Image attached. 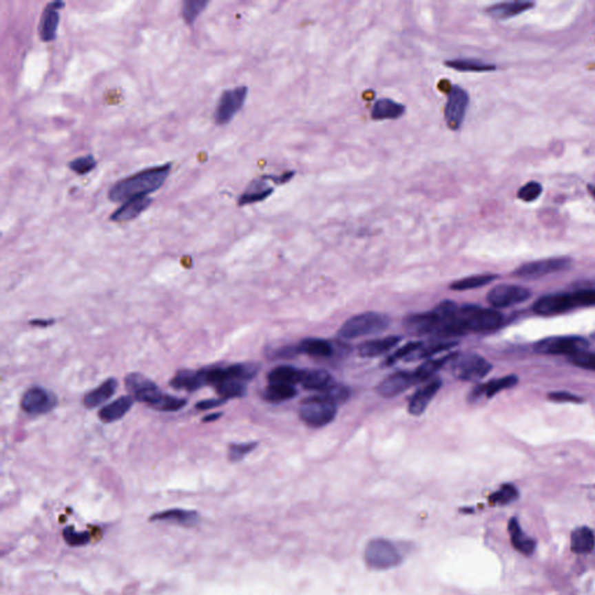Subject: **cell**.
Returning <instances> with one entry per match:
<instances>
[{
  "label": "cell",
  "mask_w": 595,
  "mask_h": 595,
  "mask_svg": "<svg viewBox=\"0 0 595 595\" xmlns=\"http://www.w3.org/2000/svg\"><path fill=\"white\" fill-rule=\"evenodd\" d=\"M172 163L145 167L134 175L120 179L108 191V199L113 202H126L133 198L149 197L167 182L171 172Z\"/></svg>",
  "instance_id": "6da1fadb"
},
{
  "label": "cell",
  "mask_w": 595,
  "mask_h": 595,
  "mask_svg": "<svg viewBox=\"0 0 595 595\" xmlns=\"http://www.w3.org/2000/svg\"><path fill=\"white\" fill-rule=\"evenodd\" d=\"M125 385L132 398L147 404L149 407L158 412H178L187 404L185 399L165 395L153 380L138 372H132L127 375Z\"/></svg>",
  "instance_id": "7a4b0ae2"
},
{
  "label": "cell",
  "mask_w": 595,
  "mask_h": 595,
  "mask_svg": "<svg viewBox=\"0 0 595 595\" xmlns=\"http://www.w3.org/2000/svg\"><path fill=\"white\" fill-rule=\"evenodd\" d=\"M390 319L382 313L365 312L353 316L339 329L340 339L355 340L378 334L388 328Z\"/></svg>",
  "instance_id": "3957f363"
},
{
  "label": "cell",
  "mask_w": 595,
  "mask_h": 595,
  "mask_svg": "<svg viewBox=\"0 0 595 595\" xmlns=\"http://www.w3.org/2000/svg\"><path fill=\"white\" fill-rule=\"evenodd\" d=\"M458 322L466 333H488L501 327V314L495 309H483L476 305L459 306L457 311Z\"/></svg>",
  "instance_id": "277c9868"
},
{
  "label": "cell",
  "mask_w": 595,
  "mask_h": 595,
  "mask_svg": "<svg viewBox=\"0 0 595 595\" xmlns=\"http://www.w3.org/2000/svg\"><path fill=\"white\" fill-rule=\"evenodd\" d=\"M364 559L370 569L388 570L402 562V554L393 542L388 539H375L365 547Z\"/></svg>",
  "instance_id": "5b68a950"
},
{
  "label": "cell",
  "mask_w": 595,
  "mask_h": 595,
  "mask_svg": "<svg viewBox=\"0 0 595 595\" xmlns=\"http://www.w3.org/2000/svg\"><path fill=\"white\" fill-rule=\"evenodd\" d=\"M337 406L321 395H314L302 401L299 417L311 428H322L335 420Z\"/></svg>",
  "instance_id": "8992f818"
},
{
  "label": "cell",
  "mask_w": 595,
  "mask_h": 595,
  "mask_svg": "<svg viewBox=\"0 0 595 595\" xmlns=\"http://www.w3.org/2000/svg\"><path fill=\"white\" fill-rule=\"evenodd\" d=\"M450 364L451 373L463 382H479L491 372L492 364L477 353H456Z\"/></svg>",
  "instance_id": "52a82bcc"
},
{
  "label": "cell",
  "mask_w": 595,
  "mask_h": 595,
  "mask_svg": "<svg viewBox=\"0 0 595 595\" xmlns=\"http://www.w3.org/2000/svg\"><path fill=\"white\" fill-rule=\"evenodd\" d=\"M247 98L248 86L240 85L233 89L225 90L220 96L214 112V121L216 125L225 126L231 123L246 104Z\"/></svg>",
  "instance_id": "ba28073f"
},
{
  "label": "cell",
  "mask_w": 595,
  "mask_h": 595,
  "mask_svg": "<svg viewBox=\"0 0 595 595\" xmlns=\"http://www.w3.org/2000/svg\"><path fill=\"white\" fill-rule=\"evenodd\" d=\"M469 104V93L461 86L451 85L446 94V104L444 106V120L449 129L452 132L461 129Z\"/></svg>",
  "instance_id": "9c48e42d"
},
{
  "label": "cell",
  "mask_w": 595,
  "mask_h": 595,
  "mask_svg": "<svg viewBox=\"0 0 595 595\" xmlns=\"http://www.w3.org/2000/svg\"><path fill=\"white\" fill-rule=\"evenodd\" d=\"M587 340L581 336H552L536 343L534 350L541 355H567L569 357L586 351Z\"/></svg>",
  "instance_id": "30bf717a"
},
{
  "label": "cell",
  "mask_w": 595,
  "mask_h": 595,
  "mask_svg": "<svg viewBox=\"0 0 595 595\" xmlns=\"http://www.w3.org/2000/svg\"><path fill=\"white\" fill-rule=\"evenodd\" d=\"M571 263L572 260L569 257H552L545 260H534L519 267L514 271V275L525 279L541 278L554 272L566 270L571 267Z\"/></svg>",
  "instance_id": "8fae6325"
},
{
  "label": "cell",
  "mask_w": 595,
  "mask_h": 595,
  "mask_svg": "<svg viewBox=\"0 0 595 595\" xmlns=\"http://www.w3.org/2000/svg\"><path fill=\"white\" fill-rule=\"evenodd\" d=\"M530 295L532 292L525 287L512 285V284H502L493 287L488 292V302L494 309H506L528 300Z\"/></svg>",
  "instance_id": "7c38bea8"
},
{
  "label": "cell",
  "mask_w": 595,
  "mask_h": 595,
  "mask_svg": "<svg viewBox=\"0 0 595 595\" xmlns=\"http://www.w3.org/2000/svg\"><path fill=\"white\" fill-rule=\"evenodd\" d=\"M576 292L573 293L547 294L536 300L532 309L539 315H557L578 309Z\"/></svg>",
  "instance_id": "4fadbf2b"
},
{
  "label": "cell",
  "mask_w": 595,
  "mask_h": 595,
  "mask_svg": "<svg viewBox=\"0 0 595 595\" xmlns=\"http://www.w3.org/2000/svg\"><path fill=\"white\" fill-rule=\"evenodd\" d=\"M21 408L23 412L32 415L47 414L57 405L56 395L40 386L32 387L27 390L21 399Z\"/></svg>",
  "instance_id": "5bb4252c"
},
{
  "label": "cell",
  "mask_w": 595,
  "mask_h": 595,
  "mask_svg": "<svg viewBox=\"0 0 595 595\" xmlns=\"http://www.w3.org/2000/svg\"><path fill=\"white\" fill-rule=\"evenodd\" d=\"M65 6V3L56 0L45 6L42 12L39 23V36L43 42L55 41L57 30L60 26V10Z\"/></svg>",
  "instance_id": "9a60e30c"
},
{
  "label": "cell",
  "mask_w": 595,
  "mask_h": 595,
  "mask_svg": "<svg viewBox=\"0 0 595 595\" xmlns=\"http://www.w3.org/2000/svg\"><path fill=\"white\" fill-rule=\"evenodd\" d=\"M413 385H417L413 372L398 371L382 380L377 386V392L384 398H395Z\"/></svg>",
  "instance_id": "2e32d148"
},
{
  "label": "cell",
  "mask_w": 595,
  "mask_h": 595,
  "mask_svg": "<svg viewBox=\"0 0 595 595\" xmlns=\"http://www.w3.org/2000/svg\"><path fill=\"white\" fill-rule=\"evenodd\" d=\"M441 387H442V380L439 379V378H432V379L426 382L424 386H421L414 393L413 397L409 399V414L414 415V417H420V415H422L426 412L428 405L430 404L434 397L439 393Z\"/></svg>",
  "instance_id": "e0dca14e"
},
{
  "label": "cell",
  "mask_w": 595,
  "mask_h": 595,
  "mask_svg": "<svg viewBox=\"0 0 595 595\" xmlns=\"http://www.w3.org/2000/svg\"><path fill=\"white\" fill-rule=\"evenodd\" d=\"M152 204H153V199L150 197L133 198L123 202L119 209H116L112 213L109 220L116 223L129 222L141 216Z\"/></svg>",
  "instance_id": "ac0fdd59"
},
{
  "label": "cell",
  "mask_w": 595,
  "mask_h": 595,
  "mask_svg": "<svg viewBox=\"0 0 595 595\" xmlns=\"http://www.w3.org/2000/svg\"><path fill=\"white\" fill-rule=\"evenodd\" d=\"M517 382H519V379H517L516 376L510 375V376L502 377V378H498V379L490 380L488 383L478 385V386L474 387L472 392L470 393V401H477V400H479L481 397L492 398V397H494V395H497V393H499V392L515 386Z\"/></svg>",
  "instance_id": "d6986e66"
},
{
  "label": "cell",
  "mask_w": 595,
  "mask_h": 595,
  "mask_svg": "<svg viewBox=\"0 0 595 595\" xmlns=\"http://www.w3.org/2000/svg\"><path fill=\"white\" fill-rule=\"evenodd\" d=\"M508 532L510 536V543L515 550L525 557L532 556L535 552L537 542L532 537H529L521 528L516 517H512L508 522Z\"/></svg>",
  "instance_id": "ffe728a7"
},
{
  "label": "cell",
  "mask_w": 595,
  "mask_h": 595,
  "mask_svg": "<svg viewBox=\"0 0 595 595\" xmlns=\"http://www.w3.org/2000/svg\"><path fill=\"white\" fill-rule=\"evenodd\" d=\"M268 179L265 176L260 178L253 179L250 182L244 192L238 197V206H247V205L255 204L265 200L273 194V187L268 185Z\"/></svg>",
  "instance_id": "44dd1931"
},
{
  "label": "cell",
  "mask_w": 595,
  "mask_h": 595,
  "mask_svg": "<svg viewBox=\"0 0 595 595\" xmlns=\"http://www.w3.org/2000/svg\"><path fill=\"white\" fill-rule=\"evenodd\" d=\"M401 341L400 336H386L382 339L370 340L362 343L358 346V353L361 357L372 358L378 357L382 355L388 353L395 346H398Z\"/></svg>",
  "instance_id": "7402d4cb"
},
{
  "label": "cell",
  "mask_w": 595,
  "mask_h": 595,
  "mask_svg": "<svg viewBox=\"0 0 595 595\" xmlns=\"http://www.w3.org/2000/svg\"><path fill=\"white\" fill-rule=\"evenodd\" d=\"M149 520L150 522H167V523H174V525L191 527V525H197L199 522V515L194 510L176 508V510H163L160 513L154 514Z\"/></svg>",
  "instance_id": "603a6c76"
},
{
  "label": "cell",
  "mask_w": 595,
  "mask_h": 595,
  "mask_svg": "<svg viewBox=\"0 0 595 595\" xmlns=\"http://www.w3.org/2000/svg\"><path fill=\"white\" fill-rule=\"evenodd\" d=\"M406 113L405 105L390 98H382L373 104L371 109V119L375 121L382 120H397Z\"/></svg>",
  "instance_id": "cb8c5ba5"
},
{
  "label": "cell",
  "mask_w": 595,
  "mask_h": 595,
  "mask_svg": "<svg viewBox=\"0 0 595 595\" xmlns=\"http://www.w3.org/2000/svg\"><path fill=\"white\" fill-rule=\"evenodd\" d=\"M405 324L407 329L415 335L435 334L439 328V321L432 311L408 316Z\"/></svg>",
  "instance_id": "d4e9b609"
},
{
  "label": "cell",
  "mask_w": 595,
  "mask_h": 595,
  "mask_svg": "<svg viewBox=\"0 0 595 595\" xmlns=\"http://www.w3.org/2000/svg\"><path fill=\"white\" fill-rule=\"evenodd\" d=\"M118 385L119 384L116 378L105 380L104 383L84 397L83 404L89 409L97 408L99 406L104 405L105 402L112 398V395H114L118 390Z\"/></svg>",
  "instance_id": "484cf974"
},
{
  "label": "cell",
  "mask_w": 595,
  "mask_h": 595,
  "mask_svg": "<svg viewBox=\"0 0 595 595\" xmlns=\"http://www.w3.org/2000/svg\"><path fill=\"white\" fill-rule=\"evenodd\" d=\"M534 3L530 1H508V3H499V4L492 5L490 8H486L488 13L492 18L497 20H507V19L513 18L516 15L528 11L530 8H534Z\"/></svg>",
  "instance_id": "4316f807"
},
{
  "label": "cell",
  "mask_w": 595,
  "mask_h": 595,
  "mask_svg": "<svg viewBox=\"0 0 595 595\" xmlns=\"http://www.w3.org/2000/svg\"><path fill=\"white\" fill-rule=\"evenodd\" d=\"M300 384L306 390L324 393L334 385L335 380L331 373L324 370H304Z\"/></svg>",
  "instance_id": "83f0119b"
},
{
  "label": "cell",
  "mask_w": 595,
  "mask_h": 595,
  "mask_svg": "<svg viewBox=\"0 0 595 595\" xmlns=\"http://www.w3.org/2000/svg\"><path fill=\"white\" fill-rule=\"evenodd\" d=\"M133 404H134V399L132 398L130 395L116 399V401L105 406L99 410V413H98L99 420L103 421L104 424L116 422V421L123 419L128 413V410L132 408Z\"/></svg>",
  "instance_id": "f1b7e54d"
},
{
  "label": "cell",
  "mask_w": 595,
  "mask_h": 595,
  "mask_svg": "<svg viewBox=\"0 0 595 595\" xmlns=\"http://www.w3.org/2000/svg\"><path fill=\"white\" fill-rule=\"evenodd\" d=\"M456 353L446 355L444 357L439 358H429L427 361L424 362L419 368L413 372L414 378L417 384L426 383L428 380L432 379V377L435 376L436 373L446 365L449 364L452 358L456 356Z\"/></svg>",
  "instance_id": "f546056e"
},
{
  "label": "cell",
  "mask_w": 595,
  "mask_h": 595,
  "mask_svg": "<svg viewBox=\"0 0 595 595\" xmlns=\"http://www.w3.org/2000/svg\"><path fill=\"white\" fill-rule=\"evenodd\" d=\"M595 547V535L586 525L579 527L571 534V550L576 554H591Z\"/></svg>",
  "instance_id": "4dcf8cb0"
},
{
  "label": "cell",
  "mask_w": 595,
  "mask_h": 595,
  "mask_svg": "<svg viewBox=\"0 0 595 595\" xmlns=\"http://www.w3.org/2000/svg\"><path fill=\"white\" fill-rule=\"evenodd\" d=\"M174 388L177 390H185L189 392L199 390L205 386L204 377L201 370L192 371V370H182L176 373L175 377L170 382Z\"/></svg>",
  "instance_id": "1f68e13d"
},
{
  "label": "cell",
  "mask_w": 595,
  "mask_h": 595,
  "mask_svg": "<svg viewBox=\"0 0 595 595\" xmlns=\"http://www.w3.org/2000/svg\"><path fill=\"white\" fill-rule=\"evenodd\" d=\"M297 346L299 353H304V355H307L311 357H331L334 353L331 343L324 339L309 337V339L302 340V342L299 343Z\"/></svg>",
  "instance_id": "d6a6232c"
},
{
  "label": "cell",
  "mask_w": 595,
  "mask_h": 595,
  "mask_svg": "<svg viewBox=\"0 0 595 595\" xmlns=\"http://www.w3.org/2000/svg\"><path fill=\"white\" fill-rule=\"evenodd\" d=\"M304 370L291 366V365H280L277 368H272L269 372V384H283V385H291L294 386L295 384H300Z\"/></svg>",
  "instance_id": "836d02e7"
},
{
  "label": "cell",
  "mask_w": 595,
  "mask_h": 595,
  "mask_svg": "<svg viewBox=\"0 0 595 595\" xmlns=\"http://www.w3.org/2000/svg\"><path fill=\"white\" fill-rule=\"evenodd\" d=\"M446 67L461 72H488L497 69L495 64L488 63L478 59H456L446 61Z\"/></svg>",
  "instance_id": "e575fe53"
},
{
  "label": "cell",
  "mask_w": 595,
  "mask_h": 595,
  "mask_svg": "<svg viewBox=\"0 0 595 595\" xmlns=\"http://www.w3.org/2000/svg\"><path fill=\"white\" fill-rule=\"evenodd\" d=\"M295 395H297V390L294 386L283 385V384H269L263 395L267 401L278 404L294 398Z\"/></svg>",
  "instance_id": "d590c367"
},
{
  "label": "cell",
  "mask_w": 595,
  "mask_h": 595,
  "mask_svg": "<svg viewBox=\"0 0 595 595\" xmlns=\"http://www.w3.org/2000/svg\"><path fill=\"white\" fill-rule=\"evenodd\" d=\"M497 278H498V275H492V273L470 275V277H465V278L459 279V280L451 283L450 289L454 291L473 290V289L485 286Z\"/></svg>",
  "instance_id": "8d00e7d4"
},
{
  "label": "cell",
  "mask_w": 595,
  "mask_h": 595,
  "mask_svg": "<svg viewBox=\"0 0 595 595\" xmlns=\"http://www.w3.org/2000/svg\"><path fill=\"white\" fill-rule=\"evenodd\" d=\"M520 498V492L513 483H503L498 491L492 493L488 501L493 506H506Z\"/></svg>",
  "instance_id": "74e56055"
},
{
  "label": "cell",
  "mask_w": 595,
  "mask_h": 595,
  "mask_svg": "<svg viewBox=\"0 0 595 595\" xmlns=\"http://www.w3.org/2000/svg\"><path fill=\"white\" fill-rule=\"evenodd\" d=\"M209 4L207 0H184L182 3V17L185 23L192 26Z\"/></svg>",
  "instance_id": "f35d334b"
},
{
  "label": "cell",
  "mask_w": 595,
  "mask_h": 595,
  "mask_svg": "<svg viewBox=\"0 0 595 595\" xmlns=\"http://www.w3.org/2000/svg\"><path fill=\"white\" fill-rule=\"evenodd\" d=\"M216 393L220 395V398L229 400V399L241 398L246 395L247 386L246 384L241 383V382L228 380V382L220 384L219 386H216Z\"/></svg>",
  "instance_id": "ab89813d"
},
{
  "label": "cell",
  "mask_w": 595,
  "mask_h": 595,
  "mask_svg": "<svg viewBox=\"0 0 595 595\" xmlns=\"http://www.w3.org/2000/svg\"><path fill=\"white\" fill-rule=\"evenodd\" d=\"M67 167L76 175L85 176L96 169L97 160L93 155H85L71 160L70 163L67 164Z\"/></svg>",
  "instance_id": "60d3db41"
},
{
  "label": "cell",
  "mask_w": 595,
  "mask_h": 595,
  "mask_svg": "<svg viewBox=\"0 0 595 595\" xmlns=\"http://www.w3.org/2000/svg\"><path fill=\"white\" fill-rule=\"evenodd\" d=\"M336 406L342 405L350 398V390L344 385L335 383L324 393H319Z\"/></svg>",
  "instance_id": "b9f144b4"
},
{
  "label": "cell",
  "mask_w": 595,
  "mask_h": 595,
  "mask_svg": "<svg viewBox=\"0 0 595 595\" xmlns=\"http://www.w3.org/2000/svg\"><path fill=\"white\" fill-rule=\"evenodd\" d=\"M456 346H457V342H452V341H442V342L432 343L430 346H422L419 351H417V359H422V358H428L429 359V358L435 356L437 353L452 349Z\"/></svg>",
  "instance_id": "7bdbcfd3"
},
{
  "label": "cell",
  "mask_w": 595,
  "mask_h": 595,
  "mask_svg": "<svg viewBox=\"0 0 595 595\" xmlns=\"http://www.w3.org/2000/svg\"><path fill=\"white\" fill-rule=\"evenodd\" d=\"M424 346V343L422 342H409L405 346H402L401 348H399L397 351L390 355L388 357L386 358V362H385V364L386 365H393L397 363V362L401 361L404 358L408 357V356H412L414 353H417L419 350L421 349Z\"/></svg>",
  "instance_id": "ee69618b"
},
{
  "label": "cell",
  "mask_w": 595,
  "mask_h": 595,
  "mask_svg": "<svg viewBox=\"0 0 595 595\" xmlns=\"http://www.w3.org/2000/svg\"><path fill=\"white\" fill-rule=\"evenodd\" d=\"M64 541L70 547H83L90 543L91 537L89 532H79L74 530V527H67L63 529Z\"/></svg>",
  "instance_id": "f6af8a7d"
},
{
  "label": "cell",
  "mask_w": 595,
  "mask_h": 595,
  "mask_svg": "<svg viewBox=\"0 0 595 595\" xmlns=\"http://www.w3.org/2000/svg\"><path fill=\"white\" fill-rule=\"evenodd\" d=\"M543 187L537 182H527L525 186H522L519 192L517 197L520 198L521 200L525 202H532L535 201L537 198L542 194Z\"/></svg>",
  "instance_id": "bcb514c9"
},
{
  "label": "cell",
  "mask_w": 595,
  "mask_h": 595,
  "mask_svg": "<svg viewBox=\"0 0 595 595\" xmlns=\"http://www.w3.org/2000/svg\"><path fill=\"white\" fill-rule=\"evenodd\" d=\"M256 446V442L231 444L229 446V451H228V457H229L231 461H241V459L246 457L247 455L250 454Z\"/></svg>",
  "instance_id": "7dc6e473"
},
{
  "label": "cell",
  "mask_w": 595,
  "mask_h": 595,
  "mask_svg": "<svg viewBox=\"0 0 595 595\" xmlns=\"http://www.w3.org/2000/svg\"><path fill=\"white\" fill-rule=\"evenodd\" d=\"M569 359L573 365H576L578 368L595 371V353H589L586 350L583 353L573 355Z\"/></svg>",
  "instance_id": "c3c4849f"
},
{
  "label": "cell",
  "mask_w": 595,
  "mask_h": 595,
  "mask_svg": "<svg viewBox=\"0 0 595 595\" xmlns=\"http://www.w3.org/2000/svg\"><path fill=\"white\" fill-rule=\"evenodd\" d=\"M549 399L552 401L557 402H581L583 399L579 398L578 395H572L570 392H551L549 393Z\"/></svg>",
  "instance_id": "681fc988"
},
{
  "label": "cell",
  "mask_w": 595,
  "mask_h": 595,
  "mask_svg": "<svg viewBox=\"0 0 595 595\" xmlns=\"http://www.w3.org/2000/svg\"><path fill=\"white\" fill-rule=\"evenodd\" d=\"M227 401V400H225L222 398H216V399H207V400H202V401H199L197 404V409L199 410H207V409L216 408V407H219V406L222 405L225 402Z\"/></svg>",
  "instance_id": "f907efd6"
},
{
  "label": "cell",
  "mask_w": 595,
  "mask_h": 595,
  "mask_svg": "<svg viewBox=\"0 0 595 595\" xmlns=\"http://www.w3.org/2000/svg\"><path fill=\"white\" fill-rule=\"evenodd\" d=\"M294 175H295L294 171H286L280 176H267V178L275 182V185H283L285 182H290Z\"/></svg>",
  "instance_id": "816d5d0a"
},
{
  "label": "cell",
  "mask_w": 595,
  "mask_h": 595,
  "mask_svg": "<svg viewBox=\"0 0 595 595\" xmlns=\"http://www.w3.org/2000/svg\"><path fill=\"white\" fill-rule=\"evenodd\" d=\"M54 324V320H32L30 324L32 326H39V327H48Z\"/></svg>",
  "instance_id": "f5cc1de1"
},
{
  "label": "cell",
  "mask_w": 595,
  "mask_h": 595,
  "mask_svg": "<svg viewBox=\"0 0 595 595\" xmlns=\"http://www.w3.org/2000/svg\"><path fill=\"white\" fill-rule=\"evenodd\" d=\"M222 417V413H214L211 415H207L202 419L204 422H213V421L219 420L220 417Z\"/></svg>",
  "instance_id": "db71d44e"
},
{
  "label": "cell",
  "mask_w": 595,
  "mask_h": 595,
  "mask_svg": "<svg viewBox=\"0 0 595 595\" xmlns=\"http://www.w3.org/2000/svg\"><path fill=\"white\" fill-rule=\"evenodd\" d=\"M589 192H591L593 198H595V186H589Z\"/></svg>",
  "instance_id": "11a10c76"
}]
</instances>
